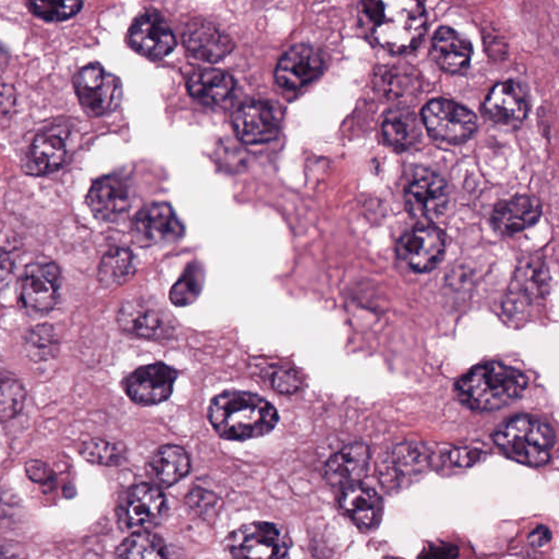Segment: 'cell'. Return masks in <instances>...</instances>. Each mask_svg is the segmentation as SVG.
I'll list each match as a JSON object with an SVG mask.
<instances>
[{
    "mask_svg": "<svg viewBox=\"0 0 559 559\" xmlns=\"http://www.w3.org/2000/svg\"><path fill=\"white\" fill-rule=\"evenodd\" d=\"M361 12L372 38L393 53L415 51L425 36L428 18L421 0H365Z\"/></svg>",
    "mask_w": 559,
    "mask_h": 559,
    "instance_id": "1",
    "label": "cell"
},
{
    "mask_svg": "<svg viewBox=\"0 0 559 559\" xmlns=\"http://www.w3.org/2000/svg\"><path fill=\"white\" fill-rule=\"evenodd\" d=\"M209 421L223 439L249 441L272 432L279 415L269 402L258 395L227 391L213 401Z\"/></svg>",
    "mask_w": 559,
    "mask_h": 559,
    "instance_id": "2",
    "label": "cell"
},
{
    "mask_svg": "<svg viewBox=\"0 0 559 559\" xmlns=\"http://www.w3.org/2000/svg\"><path fill=\"white\" fill-rule=\"evenodd\" d=\"M528 386L523 372L499 361L480 365L456 384V393L467 407L494 411L519 399Z\"/></svg>",
    "mask_w": 559,
    "mask_h": 559,
    "instance_id": "3",
    "label": "cell"
},
{
    "mask_svg": "<svg viewBox=\"0 0 559 559\" xmlns=\"http://www.w3.org/2000/svg\"><path fill=\"white\" fill-rule=\"evenodd\" d=\"M493 441L511 460L541 467L549 461L556 439L547 422L521 415L499 427L493 434Z\"/></svg>",
    "mask_w": 559,
    "mask_h": 559,
    "instance_id": "4",
    "label": "cell"
},
{
    "mask_svg": "<svg viewBox=\"0 0 559 559\" xmlns=\"http://www.w3.org/2000/svg\"><path fill=\"white\" fill-rule=\"evenodd\" d=\"M226 547L237 558H283L289 554L291 539L278 524L254 522L231 532Z\"/></svg>",
    "mask_w": 559,
    "mask_h": 559,
    "instance_id": "5",
    "label": "cell"
},
{
    "mask_svg": "<svg viewBox=\"0 0 559 559\" xmlns=\"http://www.w3.org/2000/svg\"><path fill=\"white\" fill-rule=\"evenodd\" d=\"M74 88L81 107L92 117L114 112L123 99L119 78L100 64L84 67L74 78Z\"/></svg>",
    "mask_w": 559,
    "mask_h": 559,
    "instance_id": "6",
    "label": "cell"
},
{
    "mask_svg": "<svg viewBox=\"0 0 559 559\" xmlns=\"http://www.w3.org/2000/svg\"><path fill=\"white\" fill-rule=\"evenodd\" d=\"M422 120L429 134L436 140L460 144L477 131V116L467 107L446 99L428 103L422 111Z\"/></svg>",
    "mask_w": 559,
    "mask_h": 559,
    "instance_id": "7",
    "label": "cell"
},
{
    "mask_svg": "<svg viewBox=\"0 0 559 559\" xmlns=\"http://www.w3.org/2000/svg\"><path fill=\"white\" fill-rule=\"evenodd\" d=\"M166 510L164 493L155 484L132 486L118 506L120 524L129 531H150L161 521Z\"/></svg>",
    "mask_w": 559,
    "mask_h": 559,
    "instance_id": "8",
    "label": "cell"
},
{
    "mask_svg": "<svg viewBox=\"0 0 559 559\" xmlns=\"http://www.w3.org/2000/svg\"><path fill=\"white\" fill-rule=\"evenodd\" d=\"M117 320L124 331L139 338L164 340L175 332L171 316L163 307L144 298L126 301Z\"/></svg>",
    "mask_w": 559,
    "mask_h": 559,
    "instance_id": "9",
    "label": "cell"
},
{
    "mask_svg": "<svg viewBox=\"0 0 559 559\" xmlns=\"http://www.w3.org/2000/svg\"><path fill=\"white\" fill-rule=\"evenodd\" d=\"M283 118L279 104L270 101H252L242 105L232 122L238 137L245 143L258 144L274 140Z\"/></svg>",
    "mask_w": 559,
    "mask_h": 559,
    "instance_id": "10",
    "label": "cell"
},
{
    "mask_svg": "<svg viewBox=\"0 0 559 559\" xmlns=\"http://www.w3.org/2000/svg\"><path fill=\"white\" fill-rule=\"evenodd\" d=\"M405 196L407 209L412 217L422 221H433L446 209L447 183L435 171L423 170L408 183Z\"/></svg>",
    "mask_w": 559,
    "mask_h": 559,
    "instance_id": "11",
    "label": "cell"
},
{
    "mask_svg": "<svg viewBox=\"0 0 559 559\" xmlns=\"http://www.w3.org/2000/svg\"><path fill=\"white\" fill-rule=\"evenodd\" d=\"M176 380L175 369L163 363H154L132 371L125 381V392L137 405H158L171 396Z\"/></svg>",
    "mask_w": 559,
    "mask_h": 559,
    "instance_id": "12",
    "label": "cell"
},
{
    "mask_svg": "<svg viewBox=\"0 0 559 559\" xmlns=\"http://www.w3.org/2000/svg\"><path fill=\"white\" fill-rule=\"evenodd\" d=\"M445 249V236L440 229L419 226L399 240L397 253L412 270L428 272L443 259Z\"/></svg>",
    "mask_w": 559,
    "mask_h": 559,
    "instance_id": "13",
    "label": "cell"
},
{
    "mask_svg": "<svg viewBox=\"0 0 559 559\" xmlns=\"http://www.w3.org/2000/svg\"><path fill=\"white\" fill-rule=\"evenodd\" d=\"M323 68L325 60L317 49L298 45L290 49L280 60L275 78L282 88L296 90L317 79Z\"/></svg>",
    "mask_w": 559,
    "mask_h": 559,
    "instance_id": "14",
    "label": "cell"
},
{
    "mask_svg": "<svg viewBox=\"0 0 559 559\" xmlns=\"http://www.w3.org/2000/svg\"><path fill=\"white\" fill-rule=\"evenodd\" d=\"M61 271L53 263H36L26 270L22 301L36 313L51 312L59 300Z\"/></svg>",
    "mask_w": 559,
    "mask_h": 559,
    "instance_id": "15",
    "label": "cell"
},
{
    "mask_svg": "<svg viewBox=\"0 0 559 559\" xmlns=\"http://www.w3.org/2000/svg\"><path fill=\"white\" fill-rule=\"evenodd\" d=\"M183 227L176 214L166 204H153L136 216L132 232L141 245H156L179 240Z\"/></svg>",
    "mask_w": 559,
    "mask_h": 559,
    "instance_id": "16",
    "label": "cell"
},
{
    "mask_svg": "<svg viewBox=\"0 0 559 559\" xmlns=\"http://www.w3.org/2000/svg\"><path fill=\"white\" fill-rule=\"evenodd\" d=\"M130 46L140 54L161 60L169 55L176 48V39L158 14L149 12L138 17L129 29Z\"/></svg>",
    "mask_w": 559,
    "mask_h": 559,
    "instance_id": "17",
    "label": "cell"
},
{
    "mask_svg": "<svg viewBox=\"0 0 559 559\" xmlns=\"http://www.w3.org/2000/svg\"><path fill=\"white\" fill-rule=\"evenodd\" d=\"M182 42L191 55L207 63H218L234 50L232 39L204 20H194L186 26Z\"/></svg>",
    "mask_w": 559,
    "mask_h": 559,
    "instance_id": "18",
    "label": "cell"
},
{
    "mask_svg": "<svg viewBox=\"0 0 559 559\" xmlns=\"http://www.w3.org/2000/svg\"><path fill=\"white\" fill-rule=\"evenodd\" d=\"M530 107L525 89L517 81L509 80L496 85L485 99V116L500 125L516 126L524 120Z\"/></svg>",
    "mask_w": 559,
    "mask_h": 559,
    "instance_id": "19",
    "label": "cell"
},
{
    "mask_svg": "<svg viewBox=\"0 0 559 559\" xmlns=\"http://www.w3.org/2000/svg\"><path fill=\"white\" fill-rule=\"evenodd\" d=\"M87 204L98 220L115 223L126 215L130 207L127 186L118 177H102L91 186Z\"/></svg>",
    "mask_w": 559,
    "mask_h": 559,
    "instance_id": "20",
    "label": "cell"
},
{
    "mask_svg": "<svg viewBox=\"0 0 559 559\" xmlns=\"http://www.w3.org/2000/svg\"><path fill=\"white\" fill-rule=\"evenodd\" d=\"M340 508L361 530H371L381 522L384 501L381 495L358 483L344 487L339 499Z\"/></svg>",
    "mask_w": 559,
    "mask_h": 559,
    "instance_id": "21",
    "label": "cell"
},
{
    "mask_svg": "<svg viewBox=\"0 0 559 559\" xmlns=\"http://www.w3.org/2000/svg\"><path fill=\"white\" fill-rule=\"evenodd\" d=\"M369 461V448L363 443H353L327 461L325 480L333 486L355 484L367 474Z\"/></svg>",
    "mask_w": 559,
    "mask_h": 559,
    "instance_id": "22",
    "label": "cell"
},
{
    "mask_svg": "<svg viewBox=\"0 0 559 559\" xmlns=\"http://www.w3.org/2000/svg\"><path fill=\"white\" fill-rule=\"evenodd\" d=\"M541 214V204L536 199L514 196L497 204L492 223L500 233L511 236L532 227L538 221Z\"/></svg>",
    "mask_w": 559,
    "mask_h": 559,
    "instance_id": "23",
    "label": "cell"
},
{
    "mask_svg": "<svg viewBox=\"0 0 559 559\" xmlns=\"http://www.w3.org/2000/svg\"><path fill=\"white\" fill-rule=\"evenodd\" d=\"M472 53L470 41L448 27L439 29L432 40V59L446 73L465 72L470 65Z\"/></svg>",
    "mask_w": 559,
    "mask_h": 559,
    "instance_id": "24",
    "label": "cell"
},
{
    "mask_svg": "<svg viewBox=\"0 0 559 559\" xmlns=\"http://www.w3.org/2000/svg\"><path fill=\"white\" fill-rule=\"evenodd\" d=\"M148 471L153 484L169 487L190 473V457L181 447L167 445L151 457Z\"/></svg>",
    "mask_w": 559,
    "mask_h": 559,
    "instance_id": "25",
    "label": "cell"
},
{
    "mask_svg": "<svg viewBox=\"0 0 559 559\" xmlns=\"http://www.w3.org/2000/svg\"><path fill=\"white\" fill-rule=\"evenodd\" d=\"M65 139L61 127L43 131L35 138L29 152V164L36 173H50L62 166L66 157Z\"/></svg>",
    "mask_w": 559,
    "mask_h": 559,
    "instance_id": "26",
    "label": "cell"
},
{
    "mask_svg": "<svg viewBox=\"0 0 559 559\" xmlns=\"http://www.w3.org/2000/svg\"><path fill=\"white\" fill-rule=\"evenodd\" d=\"M374 85L386 99L402 101L418 93L420 77L418 72L408 65H388L376 73Z\"/></svg>",
    "mask_w": 559,
    "mask_h": 559,
    "instance_id": "27",
    "label": "cell"
},
{
    "mask_svg": "<svg viewBox=\"0 0 559 559\" xmlns=\"http://www.w3.org/2000/svg\"><path fill=\"white\" fill-rule=\"evenodd\" d=\"M236 88L233 77L218 69H199L188 79V91L206 104H217L230 97Z\"/></svg>",
    "mask_w": 559,
    "mask_h": 559,
    "instance_id": "28",
    "label": "cell"
},
{
    "mask_svg": "<svg viewBox=\"0 0 559 559\" xmlns=\"http://www.w3.org/2000/svg\"><path fill=\"white\" fill-rule=\"evenodd\" d=\"M429 466V453L418 444L396 447L384 462V479L404 481L419 475Z\"/></svg>",
    "mask_w": 559,
    "mask_h": 559,
    "instance_id": "29",
    "label": "cell"
},
{
    "mask_svg": "<svg viewBox=\"0 0 559 559\" xmlns=\"http://www.w3.org/2000/svg\"><path fill=\"white\" fill-rule=\"evenodd\" d=\"M383 136L385 141L396 150L410 149L421 137L419 119L408 109H393L385 116Z\"/></svg>",
    "mask_w": 559,
    "mask_h": 559,
    "instance_id": "30",
    "label": "cell"
},
{
    "mask_svg": "<svg viewBox=\"0 0 559 559\" xmlns=\"http://www.w3.org/2000/svg\"><path fill=\"white\" fill-rule=\"evenodd\" d=\"M163 539L149 531H138L127 537L116 549L120 558H164L167 556Z\"/></svg>",
    "mask_w": 559,
    "mask_h": 559,
    "instance_id": "31",
    "label": "cell"
},
{
    "mask_svg": "<svg viewBox=\"0 0 559 559\" xmlns=\"http://www.w3.org/2000/svg\"><path fill=\"white\" fill-rule=\"evenodd\" d=\"M24 347L27 356L34 361H43L55 357L60 341L51 325H39L26 334Z\"/></svg>",
    "mask_w": 559,
    "mask_h": 559,
    "instance_id": "32",
    "label": "cell"
},
{
    "mask_svg": "<svg viewBox=\"0 0 559 559\" xmlns=\"http://www.w3.org/2000/svg\"><path fill=\"white\" fill-rule=\"evenodd\" d=\"M132 263L134 258L129 251L124 249L111 250L104 255L100 264V282L107 288L122 283L131 274Z\"/></svg>",
    "mask_w": 559,
    "mask_h": 559,
    "instance_id": "33",
    "label": "cell"
},
{
    "mask_svg": "<svg viewBox=\"0 0 559 559\" xmlns=\"http://www.w3.org/2000/svg\"><path fill=\"white\" fill-rule=\"evenodd\" d=\"M204 285V270L199 264L191 265L175 283L169 300L175 306L183 307L193 304L200 296Z\"/></svg>",
    "mask_w": 559,
    "mask_h": 559,
    "instance_id": "34",
    "label": "cell"
},
{
    "mask_svg": "<svg viewBox=\"0 0 559 559\" xmlns=\"http://www.w3.org/2000/svg\"><path fill=\"white\" fill-rule=\"evenodd\" d=\"M31 12L47 22H64L76 16L84 0H28Z\"/></svg>",
    "mask_w": 559,
    "mask_h": 559,
    "instance_id": "35",
    "label": "cell"
},
{
    "mask_svg": "<svg viewBox=\"0 0 559 559\" xmlns=\"http://www.w3.org/2000/svg\"><path fill=\"white\" fill-rule=\"evenodd\" d=\"M27 398L24 385L15 379L0 381V422L16 418L23 410Z\"/></svg>",
    "mask_w": 559,
    "mask_h": 559,
    "instance_id": "36",
    "label": "cell"
},
{
    "mask_svg": "<svg viewBox=\"0 0 559 559\" xmlns=\"http://www.w3.org/2000/svg\"><path fill=\"white\" fill-rule=\"evenodd\" d=\"M80 454L89 462L103 466H115L119 465L124 459L126 448L119 443L92 440L82 446Z\"/></svg>",
    "mask_w": 559,
    "mask_h": 559,
    "instance_id": "37",
    "label": "cell"
},
{
    "mask_svg": "<svg viewBox=\"0 0 559 559\" xmlns=\"http://www.w3.org/2000/svg\"><path fill=\"white\" fill-rule=\"evenodd\" d=\"M485 454L477 447L455 448L449 453L450 462L458 468H470L482 461Z\"/></svg>",
    "mask_w": 559,
    "mask_h": 559,
    "instance_id": "38",
    "label": "cell"
},
{
    "mask_svg": "<svg viewBox=\"0 0 559 559\" xmlns=\"http://www.w3.org/2000/svg\"><path fill=\"white\" fill-rule=\"evenodd\" d=\"M276 391L283 394H293L300 389V380L292 369H280L272 379Z\"/></svg>",
    "mask_w": 559,
    "mask_h": 559,
    "instance_id": "39",
    "label": "cell"
},
{
    "mask_svg": "<svg viewBox=\"0 0 559 559\" xmlns=\"http://www.w3.org/2000/svg\"><path fill=\"white\" fill-rule=\"evenodd\" d=\"M26 472L30 480L37 483H47L53 478L48 465L41 461H30L26 465Z\"/></svg>",
    "mask_w": 559,
    "mask_h": 559,
    "instance_id": "40",
    "label": "cell"
},
{
    "mask_svg": "<svg viewBox=\"0 0 559 559\" xmlns=\"http://www.w3.org/2000/svg\"><path fill=\"white\" fill-rule=\"evenodd\" d=\"M528 541L536 549L544 548L551 541V532L545 525H537L530 533Z\"/></svg>",
    "mask_w": 559,
    "mask_h": 559,
    "instance_id": "41",
    "label": "cell"
},
{
    "mask_svg": "<svg viewBox=\"0 0 559 559\" xmlns=\"http://www.w3.org/2000/svg\"><path fill=\"white\" fill-rule=\"evenodd\" d=\"M13 267L11 256L4 251H0V290L8 284L13 274Z\"/></svg>",
    "mask_w": 559,
    "mask_h": 559,
    "instance_id": "42",
    "label": "cell"
},
{
    "mask_svg": "<svg viewBox=\"0 0 559 559\" xmlns=\"http://www.w3.org/2000/svg\"><path fill=\"white\" fill-rule=\"evenodd\" d=\"M429 557H456L458 556V548L456 546H444V547H439L434 550H431L430 552H428Z\"/></svg>",
    "mask_w": 559,
    "mask_h": 559,
    "instance_id": "43",
    "label": "cell"
},
{
    "mask_svg": "<svg viewBox=\"0 0 559 559\" xmlns=\"http://www.w3.org/2000/svg\"><path fill=\"white\" fill-rule=\"evenodd\" d=\"M9 64H10V54L5 50V48L0 46V74L4 73V71L8 68Z\"/></svg>",
    "mask_w": 559,
    "mask_h": 559,
    "instance_id": "44",
    "label": "cell"
}]
</instances>
